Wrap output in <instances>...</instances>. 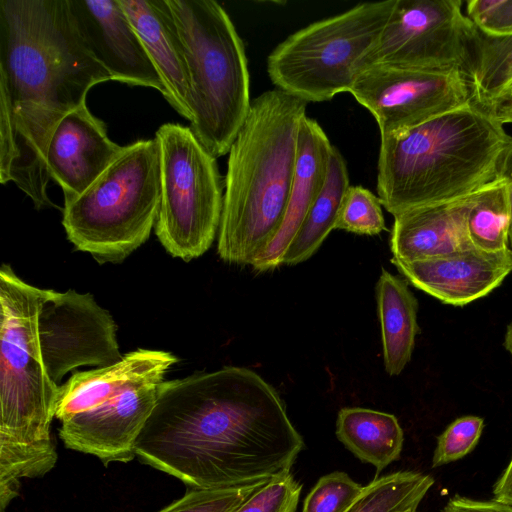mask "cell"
<instances>
[{
  "instance_id": "1",
  "label": "cell",
  "mask_w": 512,
  "mask_h": 512,
  "mask_svg": "<svg viewBox=\"0 0 512 512\" xmlns=\"http://www.w3.org/2000/svg\"><path fill=\"white\" fill-rule=\"evenodd\" d=\"M303 447L275 388L228 366L164 381L135 455L191 489H223L289 472Z\"/></svg>"
},
{
  "instance_id": "2",
  "label": "cell",
  "mask_w": 512,
  "mask_h": 512,
  "mask_svg": "<svg viewBox=\"0 0 512 512\" xmlns=\"http://www.w3.org/2000/svg\"><path fill=\"white\" fill-rule=\"evenodd\" d=\"M109 80L69 0H0V182H13L36 209L57 207L47 194L48 141L61 118Z\"/></svg>"
},
{
  "instance_id": "3",
  "label": "cell",
  "mask_w": 512,
  "mask_h": 512,
  "mask_svg": "<svg viewBox=\"0 0 512 512\" xmlns=\"http://www.w3.org/2000/svg\"><path fill=\"white\" fill-rule=\"evenodd\" d=\"M512 136L475 99L381 138L377 196L393 216L462 199L502 177Z\"/></svg>"
},
{
  "instance_id": "4",
  "label": "cell",
  "mask_w": 512,
  "mask_h": 512,
  "mask_svg": "<svg viewBox=\"0 0 512 512\" xmlns=\"http://www.w3.org/2000/svg\"><path fill=\"white\" fill-rule=\"evenodd\" d=\"M306 106L276 88L252 100L228 152L217 241L223 261L251 265L279 231L295 181Z\"/></svg>"
},
{
  "instance_id": "5",
  "label": "cell",
  "mask_w": 512,
  "mask_h": 512,
  "mask_svg": "<svg viewBox=\"0 0 512 512\" xmlns=\"http://www.w3.org/2000/svg\"><path fill=\"white\" fill-rule=\"evenodd\" d=\"M177 361L170 352L138 349L111 366L73 374L59 386L55 414L65 446L105 465L131 461L165 374Z\"/></svg>"
},
{
  "instance_id": "6",
  "label": "cell",
  "mask_w": 512,
  "mask_h": 512,
  "mask_svg": "<svg viewBox=\"0 0 512 512\" xmlns=\"http://www.w3.org/2000/svg\"><path fill=\"white\" fill-rule=\"evenodd\" d=\"M188 64L190 129L215 158L228 154L251 107L245 47L214 0H167Z\"/></svg>"
},
{
  "instance_id": "7",
  "label": "cell",
  "mask_w": 512,
  "mask_h": 512,
  "mask_svg": "<svg viewBox=\"0 0 512 512\" xmlns=\"http://www.w3.org/2000/svg\"><path fill=\"white\" fill-rule=\"evenodd\" d=\"M160 204L159 143L141 139L124 146L85 191L64 202L62 225L77 250L99 263H119L147 241Z\"/></svg>"
},
{
  "instance_id": "8",
  "label": "cell",
  "mask_w": 512,
  "mask_h": 512,
  "mask_svg": "<svg viewBox=\"0 0 512 512\" xmlns=\"http://www.w3.org/2000/svg\"><path fill=\"white\" fill-rule=\"evenodd\" d=\"M45 289L0 269V443L53 444L59 385L49 377L38 336Z\"/></svg>"
},
{
  "instance_id": "9",
  "label": "cell",
  "mask_w": 512,
  "mask_h": 512,
  "mask_svg": "<svg viewBox=\"0 0 512 512\" xmlns=\"http://www.w3.org/2000/svg\"><path fill=\"white\" fill-rule=\"evenodd\" d=\"M395 3H361L294 32L268 55L271 82L306 103L328 101L349 92L362 59L377 43Z\"/></svg>"
},
{
  "instance_id": "10",
  "label": "cell",
  "mask_w": 512,
  "mask_h": 512,
  "mask_svg": "<svg viewBox=\"0 0 512 512\" xmlns=\"http://www.w3.org/2000/svg\"><path fill=\"white\" fill-rule=\"evenodd\" d=\"M161 160V204L155 233L184 261L202 256L218 233L224 183L217 161L190 127L165 123L156 133Z\"/></svg>"
},
{
  "instance_id": "11",
  "label": "cell",
  "mask_w": 512,
  "mask_h": 512,
  "mask_svg": "<svg viewBox=\"0 0 512 512\" xmlns=\"http://www.w3.org/2000/svg\"><path fill=\"white\" fill-rule=\"evenodd\" d=\"M463 4L462 0H396L359 73L372 66L467 73L476 27Z\"/></svg>"
},
{
  "instance_id": "12",
  "label": "cell",
  "mask_w": 512,
  "mask_h": 512,
  "mask_svg": "<svg viewBox=\"0 0 512 512\" xmlns=\"http://www.w3.org/2000/svg\"><path fill=\"white\" fill-rule=\"evenodd\" d=\"M349 93L374 117L380 138L400 134L475 99L468 74L459 69L372 66L358 74Z\"/></svg>"
},
{
  "instance_id": "13",
  "label": "cell",
  "mask_w": 512,
  "mask_h": 512,
  "mask_svg": "<svg viewBox=\"0 0 512 512\" xmlns=\"http://www.w3.org/2000/svg\"><path fill=\"white\" fill-rule=\"evenodd\" d=\"M38 336L46 371L57 385L77 367H108L123 357L112 316L89 293L45 289Z\"/></svg>"
},
{
  "instance_id": "14",
  "label": "cell",
  "mask_w": 512,
  "mask_h": 512,
  "mask_svg": "<svg viewBox=\"0 0 512 512\" xmlns=\"http://www.w3.org/2000/svg\"><path fill=\"white\" fill-rule=\"evenodd\" d=\"M89 51L113 81L166 89L119 0H69Z\"/></svg>"
},
{
  "instance_id": "15",
  "label": "cell",
  "mask_w": 512,
  "mask_h": 512,
  "mask_svg": "<svg viewBox=\"0 0 512 512\" xmlns=\"http://www.w3.org/2000/svg\"><path fill=\"white\" fill-rule=\"evenodd\" d=\"M105 124L86 103L76 107L55 126L48 141L45 163L50 179L62 189L64 202L85 191L123 152Z\"/></svg>"
},
{
  "instance_id": "16",
  "label": "cell",
  "mask_w": 512,
  "mask_h": 512,
  "mask_svg": "<svg viewBox=\"0 0 512 512\" xmlns=\"http://www.w3.org/2000/svg\"><path fill=\"white\" fill-rule=\"evenodd\" d=\"M392 264L407 282L444 304L464 306L500 286L512 272V250L471 248L448 256Z\"/></svg>"
},
{
  "instance_id": "17",
  "label": "cell",
  "mask_w": 512,
  "mask_h": 512,
  "mask_svg": "<svg viewBox=\"0 0 512 512\" xmlns=\"http://www.w3.org/2000/svg\"><path fill=\"white\" fill-rule=\"evenodd\" d=\"M161 77L165 99L191 121V84L184 46L167 0H119Z\"/></svg>"
},
{
  "instance_id": "18",
  "label": "cell",
  "mask_w": 512,
  "mask_h": 512,
  "mask_svg": "<svg viewBox=\"0 0 512 512\" xmlns=\"http://www.w3.org/2000/svg\"><path fill=\"white\" fill-rule=\"evenodd\" d=\"M476 194L394 216L390 238L392 259L424 260L474 248L468 238L466 220Z\"/></svg>"
},
{
  "instance_id": "19",
  "label": "cell",
  "mask_w": 512,
  "mask_h": 512,
  "mask_svg": "<svg viewBox=\"0 0 512 512\" xmlns=\"http://www.w3.org/2000/svg\"><path fill=\"white\" fill-rule=\"evenodd\" d=\"M332 147L319 123L306 115L300 124L295 181L284 219L275 238L251 264L255 272L271 271L282 265L287 249L324 184Z\"/></svg>"
},
{
  "instance_id": "20",
  "label": "cell",
  "mask_w": 512,
  "mask_h": 512,
  "mask_svg": "<svg viewBox=\"0 0 512 512\" xmlns=\"http://www.w3.org/2000/svg\"><path fill=\"white\" fill-rule=\"evenodd\" d=\"M381 326L384 367L388 375H399L411 360L417 323L418 302L408 282L382 269L375 287Z\"/></svg>"
},
{
  "instance_id": "21",
  "label": "cell",
  "mask_w": 512,
  "mask_h": 512,
  "mask_svg": "<svg viewBox=\"0 0 512 512\" xmlns=\"http://www.w3.org/2000/svg\"><path fill=\"white\" fill-rule=\"evenodd\" d=\"M336 435L353 454L378 472L399 458L404 442L403 430L394 415L360 407L339 411Z\"/></svg>"
},
{
  "instance_id": "22",
  "label": "cell",
  "mask_w": 512,
  "mask_h": 512,
  "mask_svg": "<svg viewBox=\"0 0 512 512\" xmlns=\"http://www.w3.org/2000/svg\"><path fill=\"white\" fill-rule=\"evenodd\" d=\"M349 184L347 164L332 147L324 184L287 249L282 264L296 265L308 260L335 229L340 205Z\"/></svg>"
},
{
  "instance_id": "23",
  "label": "cell",
  "mask_w": 512,
  "mask_h": 512,
  "mask_svg": "<svg viewBox=\"0 0 512 512\" xmlns=\"http://www.w3.org/2000/svg\"><path fill=\"white\" fill-rule=\"evenodd\" d=\"M510 202L508 182L501 177L477 192L466 220L470 243L485 252L509 248Z\"/></svg>"
},
{
  "instance_id": "24",
  "label": "cell",
  "mask_w": 512,
  "mask_h": 512,
  "mask_svg": "<svg viewBox=\"0 0 512 512\" xmlns=\"http://www.w3.org/2000/svg\"><path fill=\"white\" fill-rule=\"evenodd\" d=\"M467 73L478 103L501 96L512 82V35L491 37L476 29Z\"/></svg>"
},
{
  "instance_id": "25",
  "label": "cell",
  "mask_w": 512,
  "mask_h": 512,
  "mask_svg": "<svg viewBox=\"0 0 512 512\" xmlns=\"http://www.w3.org/2000/svg\"><path fill=\"white\" fill-rule=\"evenodd\" d=\"M431 476L400 471L373 479L345 512H417Z\"/></svg>"
},
{
  "instance_id": "26",
  "label": "cell",
  "mask_w": 512,
  "mask_h": 512,
  "mask_svg": "<svg viewBox=\"0 0 512 512\" xmlns=\"http://www.w3.org/2000/svg\"><path fill=\"white\" fill-rule=\"evenodd\" d=\"M335 229L367 236L386 231L379 197L363 186L350 185L342 199Z\"/></svg>"
},
{
  "instance_id": "27",
  "label": "cell",
  "mask_w": 512,
  "mask_h": 512,
  "mask_svg": "<svg viewBox=\"0 0 512 512\" xmlns=\"http://www.w3.org/2000/svg\"><path fill=\"white\" fill-rule=\"evenodd\" d=\"M265 483L223 489H190L158 512H234Z\"/></svg>"
},
{
  "instance_id": "28",
  "label": "cell",
  "mask_w": 512,
  "mask_h": 512,
  "mask_svg": "<svg viewBox=\"0 0 512 512\" xmlns=\"http://www.w3.org/2000/svg\"><path fill=\"white\" fill-rule=\"evenodd\" d=\"M364 486L344 472L321 477L304 501L303 512H345L360 496Z\"/></svg>"
},
{
  "instance_id": "29",
  "label": "cell",
  "mask_w": 512,
  "mask_h": 512,
  "mask_svg": "<svg viewBox=\"0 0 512 512\" xmlns=\"http://www.w3.org/2000/svg\"><path fill=\"white\" fill-rule=\"evenodd\" d=\"M301 487L290 471L281 473L257 489L234 512H295Z\"/></svg>"
},
{
  "instance_id": "30",
  "label": "cell",
  "mask_w": 512,
  "mask_h": 512,
  "mask_svg": "<svg viewBox=\"0 0 512 512\" xmlns=\"http://www.w3.org/2000/svg\"><path fill=\"white\" fill-rule=\"evenodd\" d=\"M484 421L478 416L454 420L438 437L432 467L456 461L471 452L482 434Z\"/></svg>"
},
{
  "instance_id": "31",
  "label": "cell",
  "mask_w": 512,
  "mask_h": 512,
  "mask_svg": "<svg viewBox=\"0 0 512 512\" xmlns=\"http://www.w3.org/2000/svg\"><path fill=\"white\" fill-rule=\"evenodd\" d=\"M466 15L484 35H512V0H469Z\"/></svg>"
},
{
  "instance_id": "32",
  "label": "cell",
  "mask_w": 512,
  "mask_h": 512,
  "mask_svg": "<svg viewBox=\"0 0 512 512\" xmlns=\"http://www.w3.org/2000/svg\"><path fill=\"white\" fill-rule=\"evenodd\" d=\"M442 512H512V505L495 499L479 501L455 495Z\"/></svg>"
},
{
  "instance_id": "33",
  "label": "cell",
  "mask_w": 512,
  "mask_h": 512,
  "mask_svg": "<svg viewBox=\"0 0 512 512\" xmlns=\"http://www.w3.org/2000/svg\"><path fill=\"white\" fill-rule=\"evenodd\" d=\"M494 499L512 505V458L494 485Z\"/></svg>"
},
{
  "instance_id": "34",
  "label": "cell",
  "mask_w": 512,
  "mask_h": 512,
  "mask_svg": "<svg viewBox=\"0 0 512 512\" xmlns=\"http://www.w3.org/2000/svg\"><path fill=\"white\" fill-rule=\"evenodd\" d=\"M502 177H504L508 182V190H509V202H510V213H511V223H510V234H509V244L512 250V145L508 151V154L505 159Z\"/></svg>"
},
{
  "instance_id": "35",
  "label": "cell",
  "mask_w": 512,
  "mask_h": 512,
  "mask_svg": "<svg viewBox=\"0 0 512 512\" xmlns=\"http://www.w3.org/2000/svg\"><path fill=\"white\" fill-rule=\"evenodd\" d=\"M504 347L510 353L512 357V322L508 325L505 337H504Z\"/></svg>"
},
{
  "instance_id": "36",
  "label": "cell",
  "mask_w": 512,
  "mask_h": 512,
  "mask_svg": "<svg viewBox=\"0 0 512 512\" xmlns=\"http://www.w3.org/2000/svg\"><path fill=\"white\" fill-rule=\"evenodd\" d=\"M505 94H512V82L509 84V86L506 88V90L503 92L502 95H505Z\"/></svg>"
}]
</instances>
